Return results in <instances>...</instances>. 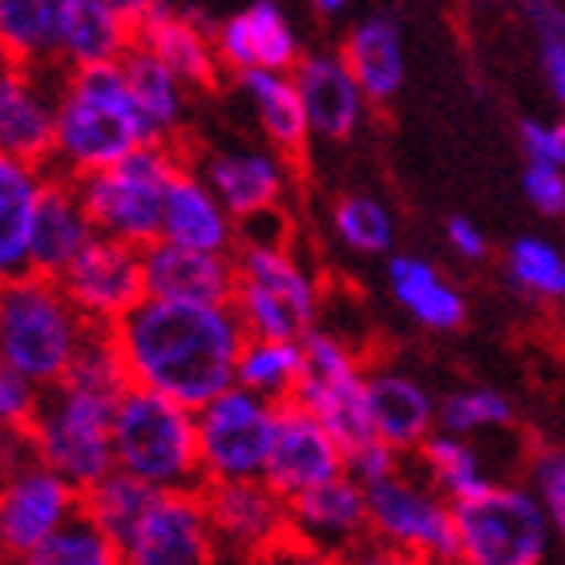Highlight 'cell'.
I'll list each match as a JSON object with an SVG mask.
<instances>
[{
    "label": "cell",
    "mask_w": 565,
    "mask_h": 565,
    "mask_svg": "<svg viewBox=\"0 0 565 565\" xmlns=\"http://www.w3.org/2000/svg\"><path fill=\"white\" fill-rule=\"evenodd\" d=\"M401 448H392L388 440H380V436H372V440H364V445L348 448V472H352L360 484H376L384 481V477H392V472H401Z\"/></svg>",
    "instance_id": "cell-44"
},
{
    "label": "cell",
    "mask_w": 565,
    "mask_h": 565,
    "mask_svg": "<svg viewBox=\"0 0 565 565\" xmlns=\"http://www.w3.org/2000/svg\"><path fill=\"white\" fill-rule=\"evenodd\" d=\"M367 408L376 436L401 452H416L436 433L433 396L401 367H367Z\"/></svg>",
    "instance_id": "cell-25"
},
{
    "label": "cell",
    "mask_w": 565,
    "mask_h": 565,
    "mask_svg": "<svg viewBox=\"0 0 565 565\" xmlns=\"http://www.w3.org/2000/svg\"><path fill=\"white\" fill-rule=\"evenodd\" d=\"M525 199L533 202V211L545 218H562L565 214V170L550 162H525V178H521Z\"/></svg>",
    "instance_id": "cell-43"
},
{
    "label": "cell",
    "mask_w": 565,
    "mask_h": 565,
    "mask_svg": "<svg viewBox=\"0 0 565 565\" xmlns=\"http://www.w3.org/2000/svg\"><path fill=\"white\" fill-rule=\"evenodd\" d=\"M114 457L118 469L134 472L153 489H202L206 472L199 452V408L130 384L118 396Z\"/></svg>",
    "instance_id": "cell-4"
},
{
    "label": "cell",
    "mask_w": 565,
    "mask_h": 565,
    "mask_svg": "<svg viewBox=\"0 0 565 565\" xmlns=\"http://www.w3.org/2000/svg\"><path fill=\"white\" fill-rule=\"evenodd\" d=\"M291 158L275 146H267V150L238 146V150H218L211 158H202L194 170L211 182L214 194L226 202V211L235 218H247V214L282 206L287 190H291Z\"/></svg>",
    "instance_id": "cell-22"
},
{
    "label": "cell",
    "mask_w": 565,
    "mask_h": 565,
    "mask_svg": "<svg viewBox=\"0 0 565 565\" xmlns=\"http://www.w3.org/2000/svg\"><path fill=\"white\" fill-rule=\"evenodd\" d=\"M311 9H316L319 17H340V12L348 9V0H311Z\"/></svg>",
    "instance_id": "cell-51"
},
{
    "label": "cell",
    "mask_w": 565,
    "mask_h": 565,
    "mask_svg": "<svg viewBox=\"0 0 565 565\" xmlns=\"http://www.w3.org/2000/svg\"><path fill=\"white\" fill-rule=\"evenodd\" d=\"M505 275L525 299H562L565 255L545 238H518L505 255Z\"/></svg>",
    "instance_id": "cell-39"
},
{
    "label": "cell",
    "mask_w": 565,
    "mask_h": 565,
    "mask_svg": "<svg viewBox=\"0 0 565 565\" xmlns=\"http://www.w3.org/2000/svg\"><path fill=\"white\" fill-rule=\"evenodd\" d=\"M307 352L303 340H275V335H247L238 352V376L235 384L259 392L267 401L282 404L295 401V388L303 380Z\"/></svg>",
    "instance_id": "cell-34"
},
{
    "label": "cell",
    "mask_w": 565,
    "mask_h": 565,
    "mask_svg": "<svg viewBox=\"0 0 565 565\" xmlns=\"http://www.w3.org/2000/svg\"><path fill=\"white\" fill-rule=\"evenodd\" d=\"M130 380L202 408L238 376L247 328L235 303H190L146 295L130 316L114 323Z\"/></svg>",
    "instance_id": "cell-1"
},
{
    "label": "cell",
    "mask_w": 565,
    "mask_h": 565,
    "mask_svg": "<svg viewBox=\"0 0 565 565\" xmlns=\"http://www.w3.org/2000/svg\"><path fill=\"white\" fill-rule=\"evenodd\" d=\"M182 247L202 250H238V218L226 211V202L211 190V182L194 170L182 166L166 190V211H162V235Z\"/></svg>",
    "instance_id": "cell-24"
},
{
    "label": "cell",
    "mask_w": 565,
    "mask_h": 565,
    "mask_svg": "<svg viewBox=\"0 0 565 565\" xmlns=\"http://www.w3.org/2000/svg\"><path fill=\"white\" fill-rule=\"evenodd\" d=\"M41 384H33L29 376L12 372V367H0V420L9 433H21L24 424L33 420L36 404H41Z\"/></svg>",
    "instance_id": "cell-42"
},
{
    "label": "cell",
    "mask_w": 565,
    "mask_h": 565,
    "mask_svg": "<svg viewBox=\"0 0 565 565\" xmlns=\"http://www.w3.org/2000/svg\"><path fill=\"white\" fill-rule=\"evenodd\" d=\"M513 420V404L497 388H457L436 404V428L457 436H477L489 428H505Z\"/></svg>",
    "instance_id": "cell-40"
},
{
    "label": "cell",
    "mask_w": 565,
    "mask_h": 565,
    "mask_svg": "<svg viewBox=\"0 0 565 565\" xmlns=\"http://www.w3.org/2000/svg\"><path fill=\"white\" fill-rule=\"evenodd\" d=\"M214 49L231 77L247 70H282L291 73L303 57V45L295 36L279 0H250L247 9L226 17L214 29Z\"/></svg>",
    "instance_id": "cell-19"
},
{
    "label": "cell",
    "mask_w": 565,
    "mask_h": 565,
    "mask_svg": "<svg viewBox=\"0 0 565 565\" xmlns=\"http://www.w3.org/2000/svg\"><path fill=\"white\" fill-rule=\"evenodd\" d=\"M477 4H501V0H477Z\"/></svg>",
    "instance_id": "cell-52"
},
{
    "label": "cell",
    "mask_w": 565,
    "mask_h": 565,
    "mask_svg": "<svg viewBox=\"0 0 565 565\" xmlns=\"http://www.w3.org/2000/svg\"><path fill=\"white\" fill-rule=\"evenodd\" d=\"M275 436H279V404L243 384L218 392L199 408V452L206 484L267 477Z\"/></svg>",
    "instance_id": "cell-10"
},
{
    "label": "cell",
    "mask_w": 565,
    "mask_h": 565,
    "mask_svg": "<svg viewBox=\"0 0 565 565\" xmlns=\"http://www.w3.org/2000/svg\"><path fill=\"white\" fill-rule=\"evenodd\" d=\"M542 65H545V82H550L554 97L565 106V45L554 49V53H542Z\"/></svg>",
    "instance_id": "cell-50"
},
{
    "label": "cell",
    "mask_w": 565,
    "mask_h": 565,
    "mask_svg": "<svg viewBox=\"0 0 565 565\" xmlns=\"http://www.w3.org/2000/svg\"><path fill=\"white\" fill-rule=\"evenodd\" d=\"M291 505V545L303 554L340 557L360 554L372 542V513H367V484L352 472L299 493Z\"/></svg>",
    "instance_id": "cell-17"
},
{
    "label": "cell",
    "mask_w": 565,
    "mask_h": 565,
    "mask_svg": "<svg viewBox=\"0 0 565 565\" xmlns=\"http://www.w3.org/2000/svg\"><path fill=\"white\" fill-rule=\"evenodd\" d=\"M153 497H158V489L146 484L141 477H134V472H126V469H109L102 481H94L82 493V509L126 550L130 537L138 533Z\"/></svg>",
    "instance_id": "cell-35"
},
{
    "label": "cell",
    "mask_w": 565,
    "mask_h": 565,
    "mask_svg": "<svg viewBox=\"0 0 565 565\" xmlns=\"http://www.w3.org/2000/svg\"><path fill=\"white\" fill-rule=\"evenodd\" d=\"M307 367L295 388V401L311 408L331 433L340 436L343 448H355L376 436L372 408H367V372L360 355L335 335L316 328L303 340Z\"/></svg>",
    "instance_id": "cell-12"
},
{
    "label": "cell",
    "mask_w": 565,
    "mask_h": 565,
    "mask_svg": "<svg viewBox=\"0 0 565 565\" xmlns=\"http://www.w3.org/2000/svg\"><path fill=\"white\" fill-rule=\"evenodd\" d=\"M372 542L392 557L413 562H460L457 513L452 497H445L424 472H392L367 484Z\"/></svg>",
    "instance_id": "cell-9"
},
{
    "label": "cell",
    "mask_w": 565,
    "mask_h": 565,
    "mask_svg": "<svg viewBox=\"0 0 565 565\" xmlns=\"http://www.w3.org/2000/svg\"><path fill=\"white\" fill-rule=\"evenodd\" d=\"M138 41L150 45L194 94L214 89V85L223 82L226 70L223 61H218V49H214V33H206L199 24V17H190V12H178L170 4H162L138 29Z\"/></svg>",
    "instance_id": "cell-28"
},
{
    "label": "cell",
    "mask_w": 565,
    "mask_h": 565,
    "mask_svg": "<svg viewBox=\"0 0 565 565\" xmlns=\"http://www.w3.org/2000/svg\"><path fill=\"white\" fill-rule=\"evenodd\" d=\"M343 57L355 70L360 85H364L367 102H392L404 85V36L401 24L392 17H367L348 33L343 41Z\"/></svg>",
    "instance_id": "cell-32"
},
{
    "label": "cell",
    "mask_w": 565,
    "mask_h": 565,
    "mask_svg": "<svg viewBox=\"0 0 565 565\" xmlns=\"http://www.w3.org/2000/svg\"><path fill=\"white\" fill-rule=\"evenodd\" d=\"M121 70H126V82H130L134 97H138L141 118L150 126L153 141H178V134L186 126L194 89L141 41L121 57Z\"/></svg>",
    "instance_id": "cell-31"
},
{
    "label": "cell",
    "mask_w": 565,
    "mask_h": 565,
    "mask_svg": "<svg viewBox=\"0 0 565 565\" xmlns=\"http://www.w3.org/2000/svg\"><path fill=\"white\" fill-rule=\"evenodd\" d=\"M89 319L61 287V279L24 271L4 279L0 291V360L4 367L49 388L70 376L89 335Z\"/></svg>",
    "instance_id": "cell-3"
},
{
    "label": "cell",
    "mask_w": 565,
    "mask_h": 565,
    "mask_svg": "<svg viewBox=\"0 0 565 565\" xmlns=\"http://www.w3.org/2000/svg\"><path fill=\"white\" fill-rule=\"evenodd\" d=\"M109 4H114V9H118L121 17H126V21L134 24V29H141V24L150 21L153 12L162 9L166 0H109Z\"/></svg>",
    "instance_id": "cell-49"
},
{
    "label": "cell",
    "mask_w": 565,
    "mask_h": 565,
    "mask_svg": "<svg viewBox=\"0 0 565 565\" xmlns=\"http://www.w3.org/2000/svg\"><path fill=\"white\" fill-rule=\"evenodd\" d=\"M388 295L428 331H457L469 316L465 295L420 255H392L384 267Z\"/></svg>",
    "instance_id": "cell-30"
},
{
    "label": "cell",
    "mask_w": 565,
    "mask_h": 565,
    "mask_svg": "<svg viewBox=\"0 0 565 565\" xmlns=\"http://www.w3.org/2000/svg\"><path fill=\"white\" fill-rule=\"evenodd\" d=\"M182 166H186V153L174 141H146L106 170L82 174L73 182H77V194L94 218L97 235L150 247L162 235L166 190Z\"/></svg>",
    "instance_id": "cell-6"
},
{
    "label": "cell",
    "mask_w": 565,
    "mask_h": 565,
    "mask_svg": "<svg viewBox=\"0 0 565 565\" xmlns=\"http://www.w3.org/2000/svg\"><path fill=\"white\" fill-rule=\"evenodd\" d=\"M533 493L542 497L545 513L554 521V533L565 545V448H542L530 469Z\"/></svg>",
    "instance_id": "cell-41"
},
{
    "label": "cell",
    "mask_w": 565,
    "mask_h": 565,
    "mask_svg": "<svg viewBox=\"0 0 565 565\" xmlns=\"http://www.w3.org/2000/svg\"><path fill=\"white\" fill-rule=\"evenodd\" d=\"M445 235H448V247L457 250L460 259L481 263L484 255H489V238H484V231H481L477 223H472V218H465V214H457V218H448Z\"/></svg>",
    "instance_id": "cell-48"
},
{
    "label": "cell",
    "mask_w": 565,
    "mask_h": 565,
    "mask_svg": "<svg viewBox=\"0 0 565 565\" xmlns=\"http://www.w3.org/2000/svg\"><path fill=\"white\" fill-rule=\"evenodd\" d=\"M562 303H565V287H562Z\"/></svg>",
    "instance_id": "cell-53"
},
{
    "label": "cell",
    "mask_w": 565,
    "mask_h": 565,
    "mask_svg": "<svg viewBox=\"0 0 565 565\" xmlns=\"http://www.w3.org/2000/svg\"><path fill=\"white\" fill-rule=\"evenodd\" d=\"M121 545L97 525L85 509H77L53 537H49L29 565H118Z\"/></svg>",
    "instance_id": "cell-38"
},
{
    "label": "cell",
    "mask_w": 565,
    "mask_h": 565,
    "mask_svg": "<svg viewBox=\"0 0 565 565\" xmlns=\"http://www.w3.org/2000/svg\"><path fill=\"white\" fill-rule=\"evenodd\" d=\"M134 45H138V29L109 0H73L61 21L53 65L61 70L109 65V61L126 57Z\"/></svg>",
    "instance_id": "cell-26"
},
{
    "label": "cell",
    "mask_w": 565,
    "mask_h": 565,
    "mask_svg": "<svg viewBox=\"0 0 565 565\" xmlns=\"http://www.w3.org/2000/svg\"><path fill=\"white\" fill-rule=\"evenodd\" d=\"M525 24L542 53H554L565 45V0H521Z\"/></svg>",
    "instance_id": "cell-45"
},
{
    "label": "cell",
    "mask_w": 565,
    "mask_h": 565,
    "mask_svg": "<svg viewBox=\"0 0 565 565\" xmlns=\"http://www.w3.org/2000/svg\"><path fill=\"white\" fill-rule=\"evenodd\" d=\"M206 505H211L218 550L238 557H267L282 545H291V505L271 484L255 481H211Z\"/></svg>",
    "instance_id": "cell-16"
},
{
    "label": "cell",
    "mask_w": 565,
    "mask_h": 565,
    "mask_svg": "<svg viewBox=\"0 0 565 565\" xmlns=\"http://www.w3.org/2000/svg\"><path fill=\"white\" fill-rule=\"evenodd\" d=\"M114 416H118V392L89 388L82 380H61L41 392V404L21 436L33 448V457L53 465L85 493L109 469H118Z\"/></svg>",
    "instance_id": "cell-5"
},
{
    "label": "cell",
    "mask_w": 565,
    "mask_h": 565,
    "mask_svg": "<svg viewBox=\"0 0 565 565\" xmlns=\"http://www.w3.org/2000/svg\"><path fill=\"white\" fill-rule=\"evenodd\" d=\"M343 472H348V448L340 445V436L299 401H282L279 436H275L263 481L271 484L275 493L287 497V501H295L299 493L335 481Z\"/></svg>",
    "instance_id": "cell-18"
},
{
    "label": "cell",
    "mask_w": 565,
    "mask_h": 565,
    "mask_svg": "<svg viewBox=\"0 0 565 565\" xmlns=\"http://www.w3.org/2000/svg\"><path fill=\"white\" fill-rule=\"evenodd\" d=\"M45 182L49 166L0 153V275L4 279L29 271V243H33Z\"/></svg>",
    "instance_id": "cell-29"
},
{
    "label": "cell",
    "mask_w": 565,
    "mask_h": 565,
    "mask_svg": "<svg viewBox=\"0 0 565 565\" xmlns=\"http://www.w3.org/2000/svg\"><path fill=\"white\" fill-rule=\"evenodd\" d=\"M416 469H420L440 493L452 497V501H460V497H469L489 484L481 452L469 445V436L445 433V428H436V433L416 448Z\"/></svg>",
    "instance_id": "cell-36"
},
{
    "label": "cell",
    "mask_w": 565,
    "mask_h": 565,
    "mask_svg": "<svg viewBox=\"0 0 565 565\" xmlns=\"http://www.w3.org/2000/svg\"><path fill=\"white\" fill-rule=\"evenodd\" d=\"M73 0H0V49L9 61L49 65Z\"/></svg>",
    "instance_id": "cell-33"
},
{
    "label": "cell",
    "mask_w": 565,
    "mask_h": 565,
    "mask_svg": "<svg viewBox=\"0 0 565 565\" xmlns=\"http://www.w3.org/2000/svg\"><path fill=\"white\" fill-rule=\"evenodd\" d=\"M238 247H287V218H282V206L238 218Z\"/></svg>",
    "instance_id": "cell-47"
},
{
    "label": "cell",
    "mask_w": 565,
    "mask_h": 565,
    "mask_svg": "<svg viewBox=\"0 0 565 565\" xmlns=\"http://www.w3.org/2000/svg\"><path fill=\"white\" fill-rule=\"evenodd\" d=\"M223 557L214 537L206 489H158L121 562L130 565H211Z\"/></svg>",
    "instance_id": "cell-13"
},
{
    "label": "cell",
    "mask_w": 565,
    "mask_h": 565,
    "mask_svg": "<svg viewBox=\"0 0 565 565\" xmlns=\"http://www.w3.org/2000/svg\"><path fill=\"white\" fill-rule=\"evenodd\" d=\"M61 65H24L9 61L0 77V153L49 166L57 141Z\"/></svg>",
    "instance_id": "cell-15"
},
{
    "label": "cell",
    "mask_w": 565,
    "mask_h": 565,
    "mask_svg": "<svg viewBox=\"0 0 565 565\" xmlns=\"http://www.w3.org/2000/svg\"><path fill=\"white\" fill-rule=\"evenodd\" d=\"M460 562L469 565H542L554 542V521L542 497L521 484L489 481L477 493L452 501Z\"/></svg>",
    "instance_id": "cell-8"
},
{
    "label": "cell",
    "mask_w": 565,
    "mask_h": 565,
    "mask_svg": "<svg viewBox=\"0 0 565 565\" xmlns=\"http://www.w3.org/2000/svg\"><path fill=\"white\" fill-rule=\"evenodd\" d=\"M295 85L303 94L307 118H311V130L316 138L328 141H348L360 121H364L367 94L355 70L348 65V57L331 53V49H316V53H303L299 65H295Z\"/></svg>",
    "instance_id": "cell-21"
},
{
    "label": "cell",
    "mask_w": 565,
    "mask_h": 565,
    "mask_svg": "<svg viewBox=\"0 0 565 565\" xmlns=\"http://www.w3.org/2000/svg\"><path fill=\"white\" fill-rule=\"evenodd\" d=\"M146 141H153V134L141 118L121 61L65 70L57 97V141H53V162H49L53 174H94Z\"/></svg>",
    "instance_id": "cell-2"
},
{
    "label": "cell",
    "mask_w": 565,
    "mask_h": 565,
    "mask_svg": "<svg viewBox=\"0 0 565 565\" xmlns=\"http://www.w3.org/2000/svg\"><path fill=\"white\" fill-rule=\"evenodd\" d=\"M235 311L247 335L307 340L319 328L323 291L316 271L291 247H238Z\"/></svg>",
    "instance_id": "cell-7"
},
{
    "label": "cell",
    "mask_w": 565,
    "mask_h": 565,
    "mask_svg": "<svg viewBox=\"0 0 565 565\" xmlns=\"http://www.w3.org/2000/svg\"><path fill=\"white\" fill-rule=\"evenodd\" d=\"M17 440V460L4 469V493H0V550L9 562H29L65 521L82 509V489L61 477L53 465L33 457L21 433Z\"/></svg>",
    "instance_id": "cell-11"
},
{
    "label": "cell",
    "mask_w": 565,
    "mask_h": 565,
    "mask_svg": "<svg viewBox=\"0 0 565 565\" xmlns=\"http://www.w3.org/2000/svg\"><path fill=\"white\" fill-rule=\"evenodd\" d=\"M238 89L247 94L267 146L287 153L291 162H303L307 141L316 138V130H311V118H307L303 94H299V85H295V73L247 70V73H238Z\"/></svg>",
    "instance_id": "cell-27"
},
{
    "label": "cell",
    "mask_w": 565,
    "mask_h": 565,
    "mask_svg": "<svg viewBox=\"0 0 565 565\" xmlns=\"http://www.w3.org/2000/svg\"><path fill=\"white\" fill-rule=\"evenodd\" d=\"M238 263L231 250L182 247L153 238L146 247V295L153 299H190V303H231Z\"/></svg>",
    "instance_id": "cell-20"
},
{
    "label": "cell",
    "mask_w": 565,
    "mask_h": 565,
    "mask_svg": "<svg viewBox=\"0 0 565 565\" xmlns=\"http://www.w3.org/2000/svg\"><path fill=\"white\" fill-rule=\"evenodd\" d=\"M521 150H525V162H550L565 170V121H525Z\"/></svg>",
    "instance_id": "cell-46"
},
{
    "label": "cell",
    "mask_w": 565,
    "mask_h": 565,
    "mask_svg": "<svg viewBox=\"0 0 565 565\" xmlns=\"http://www.w3.org/2000/svg\"><path fill=\"white\" fill-rule=\"evenodd\" d=\"M94 238L97 226L85 211L82 194H77V182L49 170L41 211L33 223V243H29V271L61 279Z\"/></svg>",
    "instance_id": "cell-23"
},
{
    "label": "cell",
    "mask_w": 565,
    "mask_h": 565,
    "mask_svg": "<svg viewBox=\"0 0 565 565\" xmlns=\"http://www.w3.org/2000/svg\"><path fill=\"white\" fill-rule=\"evenodd\" d=\"M331 231L355 255H388L396 243V218L376 194H343L331 206Z\"/></svg>",
    "instance_id": "cell-37"
},
{
    "label": "cell",
    "mask_w": 565,
    "mask_h": 565,
    "mask_svg": "<svg viewBox=\"0 0 565 565\" xmlns=\"http://www.w3.org/2000/svg\"><path fill=\"white\" fill-rule=\"evenodd\" d=\"M61 287L70 291L89 323L114 328L146 299V247L97 235L70 271L61 275Z\"/></svg>",
    "instance_id": "cell-14"
}]
</instances>
